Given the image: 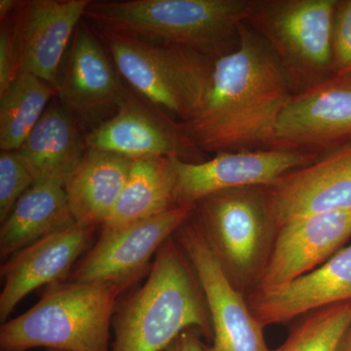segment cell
Listing matches in <instances>:
<instances>
[{"mask_svg": "<svg viewBox=\"0 0 351 351\" xmlns=\"http://www.w3.org/2000/svg\"><path fill=\"white\" fill-rule=\"evenodd\" d=\"M265 189L279 228L306 215L351 210V143L285 173Z\"/></svg>", "mask_w": 351, "mask_h": 351, "instance_id": "cell-15", "label": "cell"}, {"mask_svg": "<svg viewBox=\"0 0 351 351\" xmlns=\"http://www.w3.org/2000/svg\"><path fill=\"white\" fill-rule=\"evenodd\" d=\"M21 1L17 0H0V19L5 21L12 13L16 12Z\"/></svg>", "mask_w": 351, "mask_h": 351, "instance_id": "cell-29", "label": "cell"}, {"mask_svg": "<svg viewBox=\"0 0 351 351\" xmlns=\"http://www.w3.org/2000/svg\"><path fill=\"white\" fill-rule=\"evenodd\" d=\"M112 351H165L182 332L213 338L211 317L195 269L174 237L159 249L147 280L117 302Z\"/></svg>", "mask_w": 351, "mask_h": 351, "instance_id": "cell-2", "label": "cell"}, {"mask_svg": "<svg viewBox=\"0 0 351 351\" xmlns=\"http://www.w3.org/2000/svg\"><path fill=\"white\" fill-rule=\"evenodd\" d=\"M195 269L211 317L213 338L206 351H274L265 338V327L256 319L246 295L226 276L193 219L174 234Z\"/></svg>", "mask_w": 351, "mask_h": 351, "instance_id": "cell-9", "label": "cell"}, {"mask_svg": "<svg viewBox=\"0 0 351 351\" xmlns=\"http://www.w3.org/2000/svg\"><path fill=\"white\" fill-rule=\"evenodd\" d=\"M90 1H21L13 19L19 73L38 76L57 91L64 51Z\"/></svg>", "mask_w": 351, "mask_h": 351, "instance_id": "cell-16", "label": "cell"}, {"mask_svg": "<svg viewBox=\"0 0 351 351\" xmlns=\"http://www.w3.org/2000/svg\"><path fill=\"white\" fill-rule=\"evenodd\" d=\"M48 351H64V350H48Z\"/></svg>", "mask_w": 351, "mask_h": 351, "instance_id": "cell-31", "label": "cell"}, {"mask_svg": "<svg viewBox=\"0 0 351 351\" xmlns=\"http://www.w3.org/2000/svg\"><path fill=\"white\" fill-rule=\"evenodd\" d=\"M193 209L195 205H181L123 228L101 230L66 281L113 284L128 290L151 269L152 257L189 221Z\"/></svg>", "mask_w": 351, "mask_h": 351, "instance_id": "cell-8", "label": "cell"}, {"mask_svg": "<svg viewBox=\"0 0 351 351\" xmlns=\"http://www.w3.org/2000/svg\"><path fill=\"white\" fill-rule=\"evenodd\" d=\"M75 225L64 182H34L1 223L0 257L5 262L29 245Z\"/></svg>", "mask_w": 351, "mask_h": 351, "instance_id": "cell-21", "label": "cell"}, {"mask_svg": "<svg viewBox=\"0 0 351 351\" xmlns=\"http://www.w3.org/2000/svg\"><path fill=\"white\" fill-rule=\"evenodd\" d=\"M57 86L58 100L80 124L96 123L117 112L127 87L93 27L82 19L71 41Z\"/></svg>", "mask_w": 351, "mask_h": 351, "instance_id": "cell-14", "label": "cell"}, {"mask_svg": "<svg viewBox=\"0 0 351 351\" xmlns=\"http://www.w3.org/2000/svg\"><path fill=\"white\" fill-rule=\"evenodd\" d=\"M18 73L19 71L13 23L5 22L4 25H1L0 29V95L8 89Z\"/></svg>", "mask_w": 351, "mask_h": 351, "instance_id": "cell-27", "label": "cell"}, {"mask_svg": "<svg viewBox=\"0 0 351 351\" xmlns=\"http://www.w3.org/2000/svg\"><path fill=\"white\" fill-rule=\"evenodd\" d=\"M94 29L119 75L136 93L177 121H188L195 114L209 86L213 60L184 48Z\"/></svg>", "mask_w": 351, "mask_h": 351, "instance_id": "cell-6", "label": "cell"}, {"mask_svg": "<svg viewBox=\"0 0 351 351\" xmlns=\"http://www.w3.org/2000/svg\"><path fill=\"white\" fill-rule=\"evenodd\" d=\"M202 334L189 329L178 336L165 351H206V345L201 341Z\"/></svg>", "mask_w": 351, "mask_h": 351, "instance_id": "cell-28", "label": "cell"}, {"mask_svg": "<svg viewBox=\"0 0 351 351\" xmlns=\"http://www.w3.org/2000/svg\"><path fill=\"white\" fill-rule=\"evenodd\" d=\"M240 34L239 47L214 62L197 112L180 122L204 154L270 149L279 117L294 96L267 41L244 23Z\"/></svg>", "mask_w": 351, "mask_h": 351, "instance_id": "cell-1", "label": "cell"}, {"mask_svg": "<svg viewBox=\"0 0 351 351\" xmlns=\"http://www.w3.org/2000/svg\"><path fill=\"white\" fill-rule=\"evenodd\" d=\"M191 218L232 285L245 295L253 293L279 230L265 186L208 195L195 203Z\"/></svg>", "mask_w": 351, "mask_h": 351, "instance_id": "cell-5", "label": "cell"}, {"mask_svg": "<svg viewBox=\"0 0 351 351\" xmlns=\"http://www.w3.org/2000/svg\"><path fill=\"white\" fill-rule=\"evenodd\" d=\"M351 239V210L306 215L279 228L257 289L267 294L318 269ZM252 294V293H251Z\"/></svg>", "mask_w": 351, "mask_h": 351, "instance_id": "cell-13", "label": "cell"}, {"mask_svg": "<svg viewBox=\"0 0 351 351\" xmlns=\"http://www.w3.org/2000/svg\"><path fill=\"white\" fill-rule=\"evenodd\" d=\"M98 228L76 223L29 245L2 263L0 320L6 322L32 291L66 282L83 254L89 250Z\"/></svg>", "mask_w": 351, "mask_h": 351, "instance_id": "cell-17", "label": "cell"}, {"mask_svg": "<svg viewBox=\"0 0 351 351\" xmlns=\"http://www.w3.org/2000/svg\"><path fill=\"white\" fill-rule=\"evenodd\" d=\"M318 156L285 149H263L221 152L201 162H186L171 157L176 177V205H195L208 195L228 189L269 186L280 176L313 162Z\"/></svg>", "mask_w": 351, "mask_h": 351, "instance_id": "cell-12", "label": "cell"}, {"mask_svg": "<svg viewBox=\"0 0 351 351\" xmlns=\"http://www.w3.org/2000/svg\"><path fill=\"white\" fill-rule=\"evenodd\" d=\"M248 0L90 1L84 19L144 43L195 51L216 61L237 49Z\"/></svg>", "mask_w": 351, "mask_h": 351, "instance_id": "cell-3", "label": "cell"}, {"mask_svg": "<svg viewBox=\"0 0 351 351\" xmlns=\"http://www.w3.org/2000/svg\"><path fill=\"white\" fill-rule=\"evenodd\" d=\"M57 91L31 73H19L0 95V149L16 152L38 123Z\"/></svg>", "mask_w": 351, "mask_h": 351, "instance_id": "cell-23", "label": "cell"}, {"mask_svg": "<svg viewBox=\"0 0 351 351\" xmlns=\"http://www.w3.org/2000/svg\"><path fill=\"white\" fill-rule=\"evenodd\" d=\"M337 0H248L243 23L282 64L294 95L334 76L332 25Z\"/></svg>", "mask_w": 351, "mask_h": 351, "instance_id": "cell-7", "label": "cell"}, {"mask_svg": "<svg viewBox=\"0 0 351 351\" xmlns=\"http://www.w3.org/2000/svg\"><path fill=\"white\" fill-rule=\"evenodd\" d=\"M171 157L134 161L125 186L101 230H115L176 207Z\"/></svg>", "mask_w": 351, "mask_h": 351, "instance_id": "cell-22", "label": "cell"}, {"mask_svg": "<svg viewBox=\"0 0 351 351\" xmlns=\"http://www.w3.org/2000/svg\"><path fill=\"white\" fill-rule=\"evenodd\" d=\"M350 143L351 75H334L291 98L270 149L320 156Z\"/></svg>", "mask_w": 351, "mask_h": 351, "instance_id": "cell-11", "label": "cell"}, {"mask_svg": "<svg viewBox=\"0 0 351 351\" xmlns=\"http://www.w3.org/2000/svg\"><path fill=\"white\" fill-rule=\"evenodd\" d=\"M334 75H351V0H337L332 25Z\"/></svg>", "mask_w": 351, "mask_h": 351, "instance_id": "cell-26", "label": "cell"}, {"mask_svg": "<svg viewBox=\"0 0 351 351\" xmlns=\"http://www.w3.org/2000/svg\"><path fill=\"white\" fill-rule=\"evenodd\" d=\"M134 161L112 152L87 149L64 182L76 223L101 228L117 204Z\"/></svg>", "mask_w": 351, "mask_h": 351, "instance_id": "cell-20", "label": "cell"}, {"mask_svg": "<svg viewBox=\"0 0 351 351\" xmlns=\"http://www.w3.org/2000/svg\"><path fill=\"white\" fill-rule=\"evenodd\" d=\"M337 351H351V323L341 338Z\"/></svg>", "mask_w": 351, "mask_h": 351, "instance_id": "cell-30", "label": "cell"}, {"mask_svg": "<svg viewBox=\"0 0 351 351\" xmlns=\"http://www.w3.org/2000/svg\"><path fill=\"white\" fill-rule=\"evenodd\" d=\"M246 300L265 328L292 322L321 307L351 301V245L285 288L267 294L252 293Z\"/></svg>", "mask_w": 351, "mask_h": 351, "instance_id": "cell-18", "label": "cell"}, {"mask_svg": "<svg viewBox=\"0 0 351 351\" xmlns=\"http://www.w3.org/2000/svg\"><path fill=\"white\" fill-rule=\"evenodd\" d=\"M80 126V122L66 106L59 100L51 101L24 144L16 151L34 182H66L87 149Z\"/></svg>", "mask_w": 351, "mask_h": 351, "instance_id": "cell-19", "label": "cell"}, {"mask_svg": "<svg viewBox=\"0 0 351 351\" xmlns=\"http://www.w3.org/2000/svg\"><path fill=\"white\" fill-rule=\"evenodd\" d=\"M87 149L131 160L176 157L201 162L204 154L191 144L180 122L127 88L117 112L85 136Z\"/></svg>", "mask_w": 351, "mask_h": 351, "instance_id": "cell-10", "label": "cell"}, {"mask_svg": "<svg viewBox=\"0 0 351 351\" xmlns=\"http://www.w3.org/2000/svg\"><path fill=\"white\" fill-rule=\"evenodd\" d=\"M123 288L113 284L47 286L38 304L0 327L1 351H110V330Z\"/></svg>", "mask_w": 351, "mask_h": 351, "instance_id": "cell-4", "label": "cell"}, {"mask_svg": "<svg viewBox=\"0 0 351 351\" xmlns=\"http://www.w3.org/2000/svg\"><path fill=\"white\" fill-rule=\"evenodd\" d=\"M34 184V179L16 152L0 154V223L17 204L18 200Z\"/></svg>", "mask_w": 351, "mask_h": 351, "instance_id": "cell-25", "label": "cell"}, {"mask_svg": "<svg viewBox=\"0 0 351 351\" xmlns=\"http://www.w3.org/2000/svg\"><path fill=\"white\" fill-rule=\"evenodd\" d=\"M297 320L286 341L274 351H337L351 323V301L321 307Z\"/></svg>", "mask_w": 351, "mask_h": 351, "instance_id": "cell-24", "label": "cell"}]
</instances>
